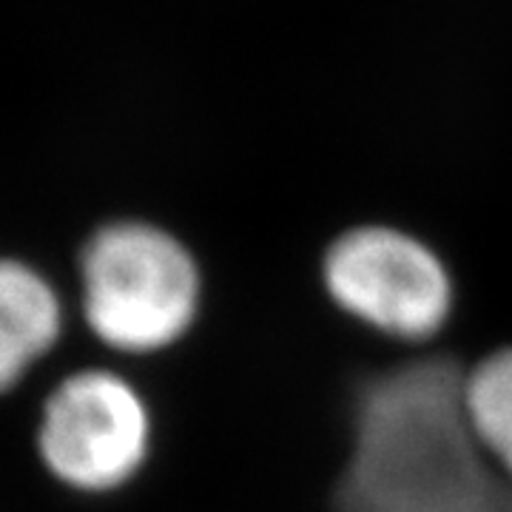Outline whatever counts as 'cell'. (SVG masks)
<instances>
[{"label": "cell", "mask_w": 512, "mask_h": 512, "mask_svg": "<svg viewBox=\"0 0 512 512\" xmlns=\"http://www.w3.org/2000/svg\"><path fill=\"white\" fill-rule=\"evenodd\" d=\"M464 376L453 353L353 376L333 512H512V481L464 413Z\"/></svg>", "instance_id": "obj_1"}, {"label": "cell", "mask_w": 512, "mask_h": 512, "mask_svg": "<svg viewBox=\"0 0 512 512\" xmlns=\"http://www.w3.org/2000/svg\"><path fill=\"white\" fill-rule=\"evenodd\" d=\"M83 291L89 325L106 345L154 353L191 330L202 279L180 239L148 222H117L83 251Z\"/></svg>", "instance_id": "obj_2"}, {"label": "cell", "mask_w": 512, "mask_h": 512, "mask_svg": "<svg viewBox=\"0 0 512 512\" xmlns=\"http://www.w3.org/2000/svg\"><path fill=\"white\" fill-rule=\"evenodd\" d=\"M330 302L359 325L402 342H427L447 328L456 285L436 248L390 225H356L322 254Z\"/></svg>", "instance_id": "obj_3"}, {"label": "cell", "mask_w": 512, "mask_h": 512, "mask_svg": "<svg viewBox=\"0 0 512 512\" xmlns=\"http://www.w3.org/2000/svg\"><path fill=\"white\" fill-rule=\"evenodd\" d=\"M151 419L140 393L114 373L89 370L57 387L43 410L40 453L80 490L126 484L148 456Z\"/></svg>", "instance_id": "obj_4"}, {"label": "cell", "mask_w": 512, "mask_h": 512, "mask_svg": "<svg viewBox=\"0 0 512 512\" xmlns=\"http://www.w3.org/2000/svg\"><path fill=\"white\" fill-rule=\"evenodd\" d=\"M60 305L46 279L32 268L0 262V390L12 387L23 370L55 345Z\"/></svg>", "instance_id": "obj_5"}, {"label": "cell", "mask_w": 512, "mask_h": 512, "mask_svg": "<svg viewBox=\"0 0 512 512\" xmlns=\"http://www.w3.org/2000/svg\"><path fill=\"white\" fill-rule=\"evenodd\" d=\"M464 413L484 453L512 481V345L467 370Z\"/></svg>", "instance_id": "obj_6"}]
</instances>
